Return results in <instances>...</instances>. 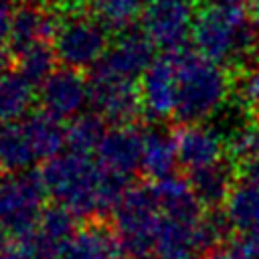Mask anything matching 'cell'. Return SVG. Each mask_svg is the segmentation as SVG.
Returning a JSON list of instances; mask_svg holds the SVG:
<instances>
[{
  "instance_id": "obj_1",
  "label": "cell",
  "mask_w": 259,
  "mask_h": 259,
  "mask_svg": "<svg viewBox=\"0 0 259 259\" xmlns=\"http://www.w3.org/2000/svg\"><path fill=\"white\" fill-rule=\"evenodd\" d=\"M40 180L55 204L77 219L113 212L130 188L125 178L109 174L91 156L69 150L45 162Z\"/></svg>"
},
{
  "instance_id": "obj_2",
  "label": "cell",
  "mask_w": 259,
  "mask_h": 259,
  "mask_svg": "<svg viewBox=\"0 0 259 259\" xmlns=\"http://www.w3.org/2000/svg\"><path fill=\"white\" fill-rule=\"evenodd\" d=\"M192 40L196 53L223 65L249 55L259 32L247 16L243 0H206L196 12Z\"/></svg>"
},
{
  "instance_id": "obj_3",
  "label": "cell",
  "mask_w": 259,
  "mask_h": 259,
  "mask_svg": "<svg viewBox=\"0 0 259 259\" xmlns=\"http://www.w3.org/2000/svg\"><path fill=\"white\" fill-rule=\"evenodd\" d=\"M178 81L176 117L184 123H202L214 115L229 97L231 81L221 63L200 53L180 51L172 55Z\"/></svg>"
},
{
  "instance_id": "obj_4",
  "label": "cell",
  "mask_w": 259,
  "mask_h": 259,
  "mask_svg": "<svg viewBox=\"0 0 259 259\" xmlns=\"http://www.w3.org/2000/svg\"><path fill=\"white\" fill-rule=\"evenodd\" d=\"M67 130L45 111L0 123V172L22 174L63 152Z\"/></svg>"
},
{
  "instance_id": "obj_5",
  "label": "cell",
  "mask_w": 259,
  "mask_h": 259,
  "mask_svg": "<svg viewBox=\"0 0 259 259\" xmlns=\"http://www.w3.org/2000/svg\"><path fill=\"white\" fill-rule=\"evenodd\" d=\"M160 217L162 210L154 198L152 186H130L113 210V233L121 253L132 259H150Z\"/></svg>"
},
{
  "instance_id": "obj_6",
  "label": "cell",
  "mask_w": 259,
  "mask_h": 259,
  "mask_svg": "<svg viewBox=\"0 0 259 259\" xmlns=\"http://www.w3.org/2000/svg\"><path fill=\"white\" fill-rule=\"evenodd\" d=\"M51 47L57 63L65 69L83 71L97 67L107 55L111 42L107 26L101 20L83 12H73L59 18Z\"/></svg>"
},
{
  "instance_id": "obj_7",
  "label": "cell",
  "mask_w": 259,
  "mask_h": 259,
  "mask_svg": "<svg viewBox=\"0 0 259 259\" xmlns=\"http://www.w3.org/2000/svg\"><path fill=\"white\" fill-rule=\"evenodd\" d=\"M47 190L40 176L30 172L0 176V225L10 237L26 239L45 212Z\"/></svg>"
},
{
  "instance_id": "obj_8",
  "label": "cell",
  "mask_w": 259,
  "mask_h": 259,
  "mask_svg": "<svg viewBox=\"0 0 259 259\" xmlns=\"http://www.w3.org/2000/svg\"><path fill=\"white\" fill-rule=\"evenodd\" d=\"M196 12L194 0H146L142 32H146L154 47L176 55L192 36Z\"/></svg>"
},
{
  "instance_id": "obj_9",
  "label": "cell",
  "mask_w": 259,
  "mask_h": 259,
  "mask_svg": "<svg viewBox=\"0 0 259 259\" xmlns=\"http://www.w3.org/2000/svg\"><path fill=\"white\" fill-rule=\"evenodd\" d=\"M89 105L103 121L130 125V121L142 111L138 83L95 67L89 79Z\"/></svg>"
},
{
  "instance_id": "obj_10",
  "label": "cell",
  "mask_w": 259,
  "mask_h": 259,
  "mask_svg": "<svg viewBox=\"0 0 259 259\" xmlns=\"http://www.w3.org/2000/svg\"><path fill=\"white\" fill-rule=\"evenodd\" d=\"M38 101L45 113L65 121L81 115L85 105H89V81L81 71L73 69H55L38 85Z\"/></svg>"
},
{
  "instance_id": "obj_11",
  "label": "cell",
  "mask_w": 259,
  "mask_h": 259,
  "mask_svg": "<svg viewBox=\"0 0 259 259\" xmlns=\"http://www.w3.org/2000/svg\"><path fill=\"white\" fill-rule=\"evenodd\" d=\"M140 89V105L144 115L154 121L168 119L176 115L178 103V81H176V67L172 57L156 59L150 69L138 79Z\"/></svg>"
},
{
  "instance_id": "obj_12",
  "label": "cell",
  "mask_w": 259,
  "mask_h": 259,
  "mask_svg": "<svg viewBox=\"0 0 259 259\" xmlns=\"http://www.w3.org/2000/svg\"><path fill=\"white\" fill-rule=\"evenodd\" d=\"M95 158L109 174L130 180L142 166V132L132 125H113L105 132Z\"/></svg>"
},
{
  "instance_id": "obj_13",
  "label": "cell",
  "mask_w": 259,
  "mask_h": 259,
  "mask_svg": "<svg viewBox=\"0 0 259 259\" xmlns=\"http://www.w3.org/2000/svg\"><path fill=\"white\" fill-rule=\"evenodd\" d=\"M154 42L146 36V32L125 30L121 32L109 47L103 61L97 65L113 75L125 79H140L150 65L156 61L154 57Z\"/></svg>"
},
{
  "instance_id": "obj_14",
  "label": "cell",
  "mask_w": 259,
  "mask_h": 259,
  "mask_svg": "<svg viewBox=\"0 0 259 259\" xmlns=\"http://www.w3.org/2000/svg\"><path fill=\"white\" fill-rule=\"evenodd\" d=\"M174 136L178 148V164L190 174L223 162L225 140L214 127L204 123H190Z\"/></svg>"
},
{
  "instance_id": "obj_15",
  "label": "cell",
  "mask_w": 259,
  "mask_h": 259,
  "mask_svg": "<svg viewBox=\"0 0 259 259\" xmlns=\"http://www.w3.org/2000/svg\"><path fill=\"white\" fill-rule=\"evenodd\" d=\"M57 24L59 18H55L51 10L34 4H22L14 10L12 16L8 49L14 55H18L36 45H51Z\"/></svg>"
},
{
  "instance_id": "obj_16",
  "label": "cell",
  "mask_w": 259,
  "mask_h": 259,
  "mask_svg": "<svg viewBox=\"0 0 259 259\" xmlns=\"http://www.w3.org/2000/svg\"><path fill=\"white\" fill-rule=\"evenodd\" d=\"M225 219L239 235L259 231V168H253L235 182L225 202Z\"/></svg>"
},
{
  "instance_id": "obj_17",
  "label": "cell",
  "mask_w": 259,
  "mask_h": 259,
  "mask_svg": "<svg viewBox=\"0 0 259 259\" xmlns=\"http://www.w3.org/2000/svg\"><path fill=\"white\" fill-rule=\"evenodd\" d=\"M121 247L113 231L101 225H85L67 241L57 259H119Z\"/></svg>"
},
{
  "instance_id": "obj_18",
  "label": "cell",
  "mask_w": 259,
  "mask_h": 259,
  "mask_svg": "<svg viewBox=\"0 0 259 259\" xmlns=\"http://www.w3.org/2000/svg\"><path fill=\"white\" fill-rule=\"evenodd\" d=\"M150 186H152L154 198H156V202L164 214L180 217L186 221H200L204 217L202 204L196 198L188 180L172 174V176L154 180Z\"/></svg>"
},
{
  "instance_id": "obj_19",
  "label": "cell",
  "mask_w": 259,
  "mask_h": 259,
  "mask_svg": "<svg viewBox=\"0 0 259 259\" xmlns=\"http://www.w3.org/2000/svg\"><path fill=\"white\" fill-rule=\"evenodd\" d=\"M178 164L176 136L164 130L152 127L142 132V166L140 170L154 180L172 176L174 166Z\"/></svg>"
},
{
  "instance_id": "obj_20",
  "label": "cell",
  "mask_w": 259,
  "mask_h": 259,
  "mask_svg": "<svg viewBox=\"0 0 259 259\" xmlns=\"http://www.w3.org/2000/svg\"><path fill=\"white\" fill-rule=\"evenodd\" d=\"M34 87L36 85L18 71H8L4 77H0V123L16 121L28 115L36 99Z\"/></svg>"
},
{
  "instance_id": "obj_21",
  "label": "cell",
  "mask_w": 259,
  "mask_h": 259,
  "mask_svg": "<svg viewBox=\"0 0 259 259\" xmlns=\"http://www.w3.org/2000/svg\"><path fill=\"white\" fill-rule=\"evenodd\" d=\"M190 186L200 200V204L217 206L221 202H227L235 182H233V170L227 162H219L210 168L198 170L190 174Z\"/></svg>"
},
{
  "instance_id": "obj_22",
  "label": "cell",
  "mask_w": 259,
  "mask_h": 259,
  "mask_svg": "<svg viewBox=\"0 0 259 259\" xmlns=\"http://www.w3.org/2000/svg\"><path fill=\"white\" fill-rule=\"evenodd\" d=\"M103 123L105 121L95 113H81L75 117L67 127V150L85 156L95 154L107 132Z\"/></svg>"
},
{
  "instance_id": "obj_23",
  "label": "cell",
  "mask_w": 259,
  "mask_h": 259,
  "mask_svg": "<svg viewBox=\"0 0 259 259\" xmlns=\"http://www.w3.org/2000/svg\"><path fill=\"white\" fill-rule=\"evenodd\" d=\"M14 57H16V67H18L16 71L34 85H40L55 71V63H57V57L51 45H36Z\"/></svg>"
},
{
  "instance_id": "obj_24",
  "label": "cell",
  "mask_w": 259,
  "mask_h": 259,
  "mask_svg": "<svg viewBox=\"0 0 259 259\" xmlns=\"http://www.w3.org/2000/svg\"><path fill=\"white\" fill-rule=\"evenodd\" d=\"M231 150L239 160H249L255 168H259V121L251 127L239 130L233 136Z\"/></svg>"
},
{
  "instance_id": "obj_25",
  "label": "cell",
  "mask_w": 259,
  "mask_h": 259,
  "mask_svg": "<svg viewBox=\"0 0 259 259\" xmlns=\"http://www.w3.org/2000/svg\"><path fill=\"white\" fill-rule=\"evenodd\" d=\"M239 91H241V97L249 105L259 107V65L245 73V77L241 79Z\"/></svg>"
},
{
  "instance_id": "obj_26",
  "label": "cell",
  "mask_w": 259,
  "mask_h": 259,
  "mask_svg": "<svg viewBox=\"0 0 259 259\" xmlns=\"http://www.w3.org/2000/svg\"><path fill=\"white\" fill-rule=\"evenodd\" d=\"M12 16L14 10L8 0H0V47L8 42L10 38V26H12Z\"/></svg>"
},
{
  "instance_id": "obj_27",
  "label": "cell",
  "mask_w": 259,
  "mask_h": 259,
  "mask_svg": "<svg viewBox=\"0 0 259 259\" xmlns=\"http://www.w3.org/2000/svg\"><path fill=\"white\" fill-rule=\"evenodd\" d=\"M204 259H243V255L239 253V249L233 245V247H225V245H219L210 251H206Z\"/></svg>"
},
{
  "instance_id": "obj_28",
  "label": "cell",
  "mask_w": 259,
  "mask_h": 259,
  "mask_svg": "<svg viewBox=\"0 0 259 259\" xmlns=\"http://www.w3.org/2000/svg\"><path fill=\"white\" fill-rule=\"evenodd\" d=\"M51 4L59 10H63L65 14H73V12H81L83 0H51Z\"/></svg>"
},
{
  "instance_id": "obj_29",
  "label": "cell",
  "mask_w": 259,
  "mask_h": 259,
  "mask_svg": "<svg viewBox=\"0 0 259 259\" xmlns=\"http://www.w3.org/2000/svg\"><path fill=\"white\" fill-rule=\"evenodd\" d=\"M251 22H253L255 30L259 32V0H253V4H251Z\"/></svg>"
},
{
  "instance_id": "obj_30",
  "label": "cell",
  "mask_w": 259,
  "mask_h": 259,
  "mask_svg": "<svg viewBox=\"0 0 259 259\" xmlns=\"http://www.w3.org/2000/svg\"><path fill=\"white\" fill-rule=\"evenodd\" d=\"M8 73V53L6 49L0 47V77H4Z\"/></svg>"
},
{
  "instance_id": "obj_31",
  "label": "cell",
  "mask_w": 259,
  "mask_h": 259,
  "mask_svg": "<svg viewBox=\"0 0 259 259\" xmlns=\"http://www.w3.org/2000/svg\"><path fill=\"white\" fill-rule=\"evenodd\" d=\"M0 259H22V255H20L18 249H14V251H4V249H0Z\"/></svg>"
},
{
  "instance_id": "obj_32",
  "label": "cell",
  "mask_w": 259,
  "mask_h": 259,
  "mask_svg": "<svg viewBox=\"0 0 259 259\" xmlns=\"http://www.w3.org/2000/svg\"><path fill=\"white\" fill-rule=\"evenodd\" d=\"M8 237H10V235H8V233H6V229H4L2 225H0V249H2L4 245H6V241H8Z\"/></svg>"
},
{
  "instance_id": "obj_33",
  "label": "cell",
  "mask_w": 259,
  "mask_h": 259,
  "mask_svg": "<svg viewBox=\"0 0 259 259\" xmlns=\"http://www.w3.org/2000/svg\"><path fill=\"white\" fill-rule=\"evenodd\" d=\"M22 4H32V2H36V0H20Z\"/></svg>"
}]
</instances>
